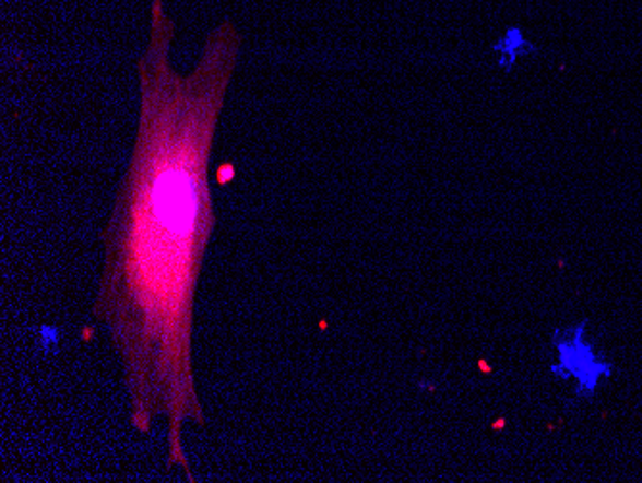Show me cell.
I'll list each match as a JSON object with an SVG mask.
<instances>
[{
	"mask_svg": "<svg viewBox=\"0 0 642 483\" xmlns=\"http://www.w3.org/2000/svg\"><path fill=\"white\" fill-rule=\"evenodd\" d=\"M176 24L153 0L139 60L141 110L135 146L103 232V267L93 316L120 361L129 424L166 426V467L194 482L183 432L206 426L194 379V303L216 227L209 164L219 114L234 80L241 35L225 20L181 75L169 62Z\"/></svg>",
	"mask_w": 642,
	"mask_h": 483,
	"instance_id": "cell-1",
	"label": "cell"
},
{
	"mask_svg": "<svg viewBox=\"0 0 642 483\" xmlns=\"http://www.w3.org/2000/svg\"><path fill=\"white\" fill-rule=\"evenodd\" d=\"M552 345L556 349L558 363L552 364L550 370L556 378L563 381L571 378L578 379L579 393L593 391L604 374L586 368V364L591 366H601V364L594 361L593 349L585 343V323H579L578 328L556 330L552 333Z\"/></svg>",
	"mask_w": 642,
	"mask_h": 483,
	"instance_id": "cell-2",
	"label": "cell"
},
{
	"mask_svg": "<svg viewBox=\"0 0 642 483\" xmlns=\"http://www.w3.org/2000/svg\"><path fill=\"white\" fill-rule=\"evenodd\" d=\"M492 50L498 55V66L510 72L520 58L535 52V47L523 37L522 30L512 27L495 43Z\"/></svg>",
	"mask_w": 642,
	"mask_h": 483,
	"instance_id": "cell-3",
	"label": "cell"
}]
</instances>
